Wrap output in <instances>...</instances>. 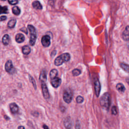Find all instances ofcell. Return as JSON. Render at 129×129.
<instances>
[{
	"mask_svg": "<svg viewBox=\"0 0 129 129\" xmlns=\"http://www.w3.org/2000/svg\"><path fill=\"white\" fill-rule=\"evenodd\" d=\"M70 58V54L69 53H62L55 59L54 64L56 66H59L63 62L69 61Z\"/></svg>",
	"mask_w": 129,
	"mask_h": 129,
	"instance_id": "1",
	"label": "cell"
},
{
	"mask_svg": "<svg viewBox=\"0 0 129 129\" xmlns=\"http://www.w3.org/2000/svg\"><path fill=\"white\" fill-rule=\"evenodd\" d=\"M27 27L30 33L29 44L30 45L33 46L35 43V41L37 38L36 30L35 27L31 25H28Z\"/></svg>",
	"mask_w": 129,
	"mask_h": 129,
	"instance_id": "2",
	"label": "cell"
},
{
	"mask_svg": "<svg viewBox=\"0 0 129 129\" xmlns=\"http://www.w3.org/2000/svg\"><path fill=\"white\" fill-rule=\"evenodd\" d=\"M100 103L101 106L108 109L110 106V95L109 93H105L101 96Z\"/></svg>",
	"mask_w": 129,
	"mask_h": 129,
	"instance_id": "3",
	"label": "cell"
},
{
	"mask_svg": "<svg viewBox=\"0 0 129 129\" xmlns=\"http://www.w3.org/2000/svg\"><path fill=\"white\" fill-rule=\"evenodd\" d=\"M73 98V93L70 89L66 90L63 94V99L67 103H70Z\"/></svg>",
	"mask_w": 129,
	"mask_h": 129,
	"instance_id": "4",
	"label": "cell"
},
{
	"mask_svg": "<svg viewBox=\"0 0 129 129\" xmlns=\"http://www.w3.org/2000/svg\"><path fill=\"white\" fill-rule=\"evenodd\" d=\"M5 69L7 72L10 74H14L15 72V69L14 68L12 60H8L5 64Z\"/></svg>",
	"mask_w": 129,
	"mask_h": 129,
	"instance_id": "5",
	"label": "cell"
},
{
	"mask_svg": "<svg viewBox=\"0 0 129 129\" xmlns=\"http://www.w3.org/2000/svg\"><path fill=\"white\" fill-rule=\"evenodd\" d=\"M41 43L45 47H47L50 44V37L49 35H46L43 36L41 38Z\"/></svg>",
	"mask_w": 129,
	"mask_h": 129,
	"instance_id": "6",
	"label": "cell"
},
{
	"mask_svg": "<svg viewBox=\"0 0 129 129\" xmlns=\"http://www.w3.org/2000/svg\"><path fill=\"white\" fill-rule=\"evenodd\" d=\"M41 88H42V94L44 98L45 99L49 98V95L47 87L45 82H41Z\"/></svg>",
	"mask_w": 129,
	"mask_h": 129,
	"instance_id": "7",
	"label": "cell"
},
{
	"mask_svg": "<svg viewBox=\"0 0 129 129\" xmlns=\"http://www.w3.org/2000/svg\"><path fill=\"white\" fill-rule=\"evenodd\" d=\"M61 79L57 77L51 79V84L54 88H57L61 84Z\"/></svg>",
	"mask_w": 129,
	"mask_h": 129,
	"instance_id": "8",
	"label": "cell"
},
{
	"mask_svg": "<svg viewBox=\"0 0 129 129\" xmlns=\"http://www.w3.org/2000/svg\"><path fill=\"white\" fill-rule=\"evenodd\" d=\"M94 87H95V93L97 97H98L99 94H100V89H101V86H100V84L99 81L98 80H96L95 81L94 83Z\"/></svg>",
	"mask_w": 129,
	"mask_h": 129,
	"instance_id": "9",
	"label": "cell"
},
{
	"mask_svg": "<svg viewBox=\"0 0 129 129\" xmlns=\"http://www.w3.org/2000/svg\"><path fill=\"white\" fill-rule=\"evenodd\" d=\"M46 71L45 69H42L41 71L39 77V80L41 82H45L46 80Z\"/></svg>",
	"mask_w": 129,
	"mask_h": 129,
	"instance_id": "10",
	"label": "cell"
},
{
	"mask_svg": "<svg viewBox=\"0 0 129 129\" xmlns=\"http://www.w3.org/2000/svg\"><path fill=\"white\" fill-rule=\"evenodd\" d=\"M10 108L12 113H16L19 110V107L15 103H11L10 104Z\"/></svg>",
	"mask_w": 129,
	"mask_h": 129,
	"instance_id": "11",
	"label": "cell"
},
{
	"mask_svg": "<svg viewBox=\"0 0 129 129\" xmlns=\"http://www.w3.org/2000/svg\"><path fill=\"white\" fill-rule=\"evenodd\" d=\"M15 40L18 43H22L25 40V37L24 35L22 33H18L16 35L15 37Z\"/></svg>",
	"mask_w": 129,
	"mask_h": 129,
	"instance_id": "12",
	"label": "cell"
},
{
	"mask_svg": "<svg viewBox=\"0 0 129 129\" xmlns=\"http://www.w3.org/2000/svg\"><path fill=\"white\" fill-rule=\"evenodd\" d=\"M10 37L8 34H5L2 38V43L4 45H8L10 42Z\"/></svg>",
	"mask_w": 129,
	"mask_h": 129,
	"instance_id": "13",
	"label": "cell"
},
{
	"mask_svg": "<svg viewBox=\"0 0 129 129\" xmlns=\"http://www.w3.org/2000/svg\"><path fill=\"white\" fill-rule=\"evenodd\" d=\"M32 6L33 7L37 10H42V6L41 4V3L38 1H35L32 3Z\"/></svg>",
	"mask_w": 129,
	"mask_h": 129,
	"instance_id": "14",
	"label": "cell"
},
{
	"mask_svg": "<svg viewBox=\"0 0 129 129\" xmlns=\"http://www.w3.org/2000/svg\"><path fill=\"white\" fill-rule=\"evenodd\" d=\"M122 38L126 41H128V26H127L125 28V30L123 31V32L122 33Z\"/></svg>",
	"mask_w": 129,
	"mask_h": 129,
	"instance_id": "15",
	"label": "cell"
},
{
	"mask_svg": "<svg viewBox=\"0 0 129 129\" xmlns=\"http://www.w3.org/2000/svg\"><path fill=\"white\" fill-rule=\"evenodd\" d=\"M22 52L25 55H28L31 52V49L29 46L28 45H25L22 47Z\"/></svg>",
	"mask_w": 129,
	"mask_h": 129,
	"instance_id": "16",
	"label": "cell"
},
{
	"mask_svg": "<svg viewBox=\"0 0 129 129\" xmlns=\"http://www.w3.org/2000/svg\"><path fill=\"white\" fill-rule=\"evenodd\" d=\"M116 88L120 92H123L125 90L124 85L121 83H118L116 86Z\"/></svg>",
	"mask_w": 129,
	"mask_h": 129,
	"instance_id": "17",
	"label": "cell"
},
{
	"mask_svg": "<svg viewBox=\"0 0 129 129\" xmlns=\"http://www.w3.org/2000/svg\"><path fill=\"white\" fill-rule=\"evenodd\" d=\"M16 19H11L10 20L8 23V27L9 28H13L15 26V25H16Z\"/></svg>",
	"mask_w": 129,
	"mask_h": 129,
	"instance_id": "18",
	"label": "cell"
},
{
	"mask_svg": "<svg viewBox=\"0 0 129 129\" xmlns=\"http://www.w3.org/2000/svg\"><path fill=\"white\" fill-rule=\"evenodd\" d=\"M58 74L57 71L56 69H52L50 71L49 73V77L51 79L57 77Z\"/></svg>",
	"mask_w": 129,
	"mask_h": 129,
	"instance_id": "19",
	"label": "cell"
},
{
	"mask_svg": "<svg viewBox=\"0 0 129 129\" xmlns=\"http://www.w3.org/2000/svg\"><path fill=\"white\" fill-rule=\"evenodd\" d=\"M12 12L15 15L18 16V15H20V14L21 13V10L18 7L14 6L12 8Z\"/></svg>",
	"mask_w": 129,
	"mask_h": 129,
	"instance_id": "20",
	"label": "cell"
},
{
	"mask_svg": "<svg viewBox=\"0 0 129 129\" xmlns=\"http://www.w3.org/2000/svg\"><path fill=\"white\" fill-rule=\"evenodd\" d=\"M9 13L8 7L5 6L2 7L0 6V15L2 14H8Z\"/></svg>",
	"mask_w": 129,
	"mask_h": 129,
	"instance_id": "21",
	"label": "cell"
},
{
	"mask_svg": "<svg viewBox=\"0 0 129 129\" xmlns=\"http://www.w3.org/2000/svg\"><path fill=\"white\" fill-rule=\"evenodd\" d=\"M64 125L67 128H70L72 126V122L71 120H70V118H68L67 120H66L64 122Z\"/></svg>",
	"mask_w": 129,
	"mask_h": 129,
	"instance_id": "22",
	"label": "cell"
},
{
	"mask_svg": "<svg viewBox=\"0 0 129 129\" xmlns=\"http://www.w3.org/2000/svg\"><path fill=\"white\" fill-rule=\"evenodd\" d=\"M120 67L123 69L125 71H126V72H128V66L127 64H125L124 63L121 62L120 63Z\"/></svg>",
	"mask_w": 129,
	"mask_h": 129,
	"instance_id": "23",
	"label": "cell"
},
{
	"mask_svg": "<svg viewBox=\"0 0 129 129\" xmlns=\"http://www.w3.org/2000/svg\"><path fill=\"white\" fill-rule=\"evenodd\" d=\"M72 74H73V75L74 76H79L81 74V71L80 70H79V69H74L72 71Z\"/></svg>",
	"mask_w": 129,
	"mask_h": 129,
	"instance_id": "24",
	"label": "cell"
},
{
	"mask_svg": "<svg viewBox=\"0 0 129 129\" xmlns=\"http://www.w3.org/2000/svg\"><path fill=\"white\" fill-rule=\"evenodd\" d=\"M83 101H84V98L83 97H82L81 96H78V97H77L76 102L78 103H81L83 102Z\"/></svg>",
	"mask_w": 129,
	"mask_h": 129,
	"instance_id": "25",
	"label": "cell"
},
{
	"mask_svg": "<svg viewBox=\"0 0 129 129\" xmlns=\"http://www.w3.org/2000/svg\"><path fill=\"white\" fill-rule=\"evenodd\" d=\"M19 0H8L9 3L11 5H15L18 3Z\"/></svg>",
	"mask_w": 129,
	"mask_h": 129,
	"instance_id": "26",
	"label": "cell"
},
{
	"mask_svg": "<svg viewBox=\"0 0 129 129\" xmlns=\"http://www.w3.org/2000/svg\"><path fill=\"white\" fill-rule=\"evenodd\" d=\"M111 111H112V113L114 115H116L117 114V110H116V106H114L112 107V109H111Z\"/></svg>",
	"mask_w": 129,
	"mask_h": 129,
	"instance_id": "27",
	"label": "cell"
},
{
	"mask_svg": "<svg viewBox=\"0 0 129 129\" xmlns=\"http://www.w3.org/2000/svg\"><path fill=\"white\" fill-rule=\"evenodd\" d=\"M29 78H30V81L31 82V83L33 84V86H34V87L35 88V89H36V85H35V81H34V80L33 79V78L32 77H31V76H30L29 77Z\"/></svg>",
	"mask_w": 129,
	"mask_h": 129,
	"instance_id": "28",
	"label": "cell"
},
{
	"mask_svg": "<svg viewBox=\"0 0 129 129\" xmlns=\"http://www.w3.org/2000/svg\"><path fill=\"white\" fill-rule=\"evenodd\" d=\"M20 31L24 32L25 34H28V31H27V28H26L25 27H23L21 29H20Z\"/></svg>",
	"mask_w": 129,
	"mask_h": 129,
	"instance_id": "29",
	"label": "cell"
},
{
	"mask_svg": "<svg viewBox=\"0 0 129 129\" xmlns=\"http://www.w3.org/2000/svg\"><path fill=\"white\" fill-rule=\"evenodd\" d=\"M7 19V17L6 16H2L0 17V21H4Z\"/></svg>",
	"mask_w": 129,
	"mask_h": 129,
	"instance_id": "30",
	"label": "cell"
},
{
	"mask_svg": "<svg viewBox=\"0 0 129 129\" xmlns=\"http://www.w3.org/2000/svg\"><path fill=\"white\" fill-rule=\"evenodd\" d=\"M55 0H49V4H52V3H53H53H54V2H55Z\"/></svg>",
	"mask_w": 129,
	"mask_h": 129,
	"instance_id": "31",
	"label": "cell"
},
{
	"mask_svg": "<svg viewBox=\"0 0 129 129\" xmlns=\"http://www.w3.org/2000/svg\"><path fill=\"white\" fill-rule=\"evenodd\" d=\"M18 128H24V127L22 126H20L18 127Z\"/></svg>",
	"mask_w": 129,
	"mask_h": 129,
	"instance_id": "32",
	"label": "cell"
},
{
	"mask_svg": "<svg viewBox=\"0 0 129 129\" xmlns=\"http://www.w3.org/2000/svg\"><path fill=\"white\" fill-rule=\"evenodd\" d=\"M43 128H48V127L47 126H46L45 125H44L43 126Z\"/></svg>",
	"mask_w": 129,
	"mask_h": 129,
	"instance_id": "33",
	"label": "cell"
},
{
	"mask_svg": "<svg viewBox=\"0 0 129 129\" xmlns=\"http://www.w3.org/2000/svg\"><path fill=\"white\" fill-rule=\"evenodd\" d=\"M2 1H6V0H2Z\"/></svg>",
	"mask_w": 129,
	"mask_h": 129,
	"instance_id": "34",
	"label": "cell"
}]
</instances>
